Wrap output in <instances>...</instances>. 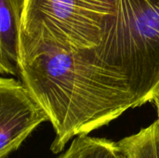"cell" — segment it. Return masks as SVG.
<instances>
[{
    "mask_svg": "<svg viewBox=\"0 0 159 158\" xmlns=\"http://www.w3.org/2000/svg\"><path fill=\"white\" fill-rule=\"evenodd\" d=\"M120 158H159V122L116 142Z\"/></svg>",
    "mask_w": 159,
    "mask_h": 158,
    "instance_id": "obj_6",
    "label": "cell"
},
{
    "mask_svg": "<svg viewBox=\"0 0 159 158\" xmlns=\"http://www.w3.org/2000/svg\"><path fill=\"white\" fill-rule=\"evenodd\" d=\"M21 1H22V2H23V1H25V0H21Z\"/></svg>",
    "mask_w": 159,
    "mask_h": 158,
    "instance_id": "obj_9",
    "label": "cell"
},
{
    "mask_svg": "<svg viewBox=\"0 0 159 158\" xmlns=\"http://www.w3.org/2000/svg\"><path fill=\"white\" fill-rule=\"evenodd\" d=\"M20 78L53 127V154L140 106L126 76L96 61L89 49L66 50L22 34Z\"/></svg>",
    "mask_w": 159,
    "mask_h": 158,
    "instance_id": "obj_1",
    "label": "cell"
},
{
    "mask_svg": "<svg viewBox=\"0 0 159 158\" xmlns=\"http://www.w3.org/2000/svg\"><path fill=\"white\" fill-rule=\"evenodd\" d=\"M89 51L126 76L140 106L151 102L159 86V0H120L112 29Z\"/></svg>",
    "mask_w": 159,
    "mask_h": 158,
    "instance_id": "obj_2",
    "label": "cell"
},
{
    "mask_svg": "<svg viewBox=\"0 0 159 158\" xmlns=\"http://www.w3.org/2000/svg\"><path fill=\"white\" fill-rule=\"evenodd\" d=\"M46 121V113L20 81L0 77V158L8 157Z\"/></svg>",
    "mask_w": 159,
    "mask_h": 158,
    "instance_id": "obj_4",
    "label": "cell"
},
{
    "mask_svg": "<svg viewBox=\"0 0 159 158\" xmlns=\"http://www.w3.org/2000/svg\"><path fill=\"white\" fill-rule=\"evenodd\" d=\"M58 158H120L116 142L86 134L74 139L69 148Z\"/></svg>",
    "mask_w": 159,
    "mask_h": 158,
    "instance_id": "obj_7",
    "label": "cell"
},
{
    "mask_svg": "<svg viewBox=\"0 0 159 158\" xmlns=\"http://www.w3.org/2000/svg\"><path fill=\"white\" fill-rule=\"evenodd\" d=\"M120 0H25L24 36L67 50L97 47L112 29Z\"/></svg>",
    "mask_w": 159,
    "mask_h": 158,
    "instance_id": "obj_3",
    "label": "cell"
},
{
    "mask_svg": "<svg viewBox=\"0 0 159 158\" xmlns=\"http://www.w3.org/2000/svg\"><path fill=\"white\" fill-rule=\"evenodd\" d=\"M21 0H0V74L20 76Z\"/></svg>",
    "mask_w": 159,
    "mask_h": 158,
    "instance_id": "obj_5",
    "label": "cell"
},
{
    "mask_svg": "<svg viewBox=\"0 0 159 158\" xmlns=\"http://www.w3.org/2000/svg\"><path fill=\"white\" fill-rule=\"evenodd\" d=\"M154 102L156 107H157V121L159 122V86L157 88V89L154 91L152 95V101Z\"/></svg>",
    "mask_w": 159,
    "mask_h": 158,
    "instance_id": "obj_8",
    "label": "cell"
}]
</instances>
